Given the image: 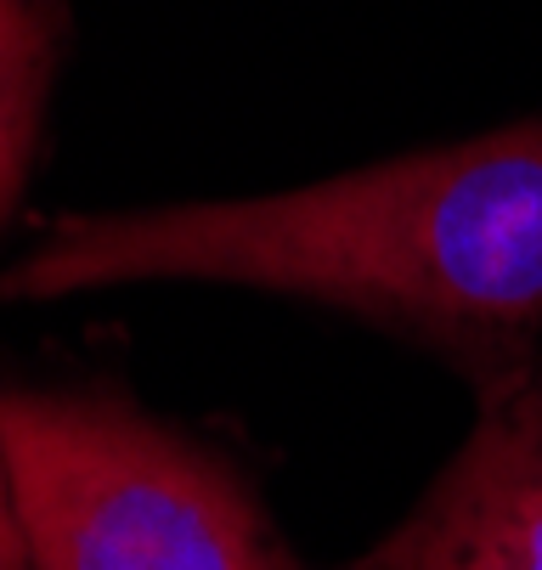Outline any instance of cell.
<instances>
[{"label":"cell","instance_id":"2","mask_svg":"<svg viewBox=\"0 0 542 570\" xmlns=\"http://www.w3.org/2000/svg\"><path fill=\"white\" fill-rule=\"evenodd\" d=\"M29 570H299L215 458L102 395H0Z\"/></svg>","mask_w":542,"mask_h":570},{"label":"cell","instance_id":"3","mask_svg":"<svg viewBox=\"0 0 542 570\" xmlns=\"http://www.w3.org/2000/svg\"><path fill=\"white\" fill-rule=\"evenodd\" d=\"M481 395L475 435L367 570H542V373Z\"/></svg>","mask_w":542,"mask_h":570},{"label":"cell","instance_id":"5","mask_svg":"<svg viewBox=\"0 0 542 570\" xmlns=\"http://www.w3.org/2000/svg\"><path fill=\"white\" fill-rule=\"evenodd\" d=\"M0 570H29L23 525H18V509H12V485H7V458H0Z\"/></svg>","mask_w":542,"mask_h":570},{"label":"cell","instance_id":"1","mask_svg":"<svg viewBox=\"0 0 542 570\" xmlns=\"http://www.w3.org/2000/svg\"><path fill=\"white\" fill-rule=\"evenodd\" d=\"M136 277L312 294L430 340L492 390L531 367L542 328V119L249 204L62 215L0 294L57 299Z\"/></svg>","mask_w":542,"mask_h":570},{"label":"cell","instance_id":"4","mask_svg":"<svg viewBox=\"0 0 542 570\" xmlns=\"http://www.w3.org/2000/svg\"><path fill=\"white\" fill-rule=\"evenodd\" d=\"M62 51L57 0H0V226L18 209Z\"/></svg>","mask_w":542,"mask_h":570}]
</instances>
